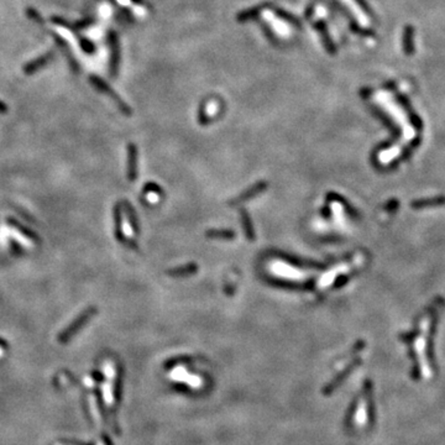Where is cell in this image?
I'll return each mask as SVG.
<instances>
[{
  "mask_svg": "<svg viewBox=\"0 0 445 445\" xmlns=\"http://www.w3.org/2000/svg\"><path fill=\"white\" fill-rule=\"evenodd\" d=\"M197 271V266L196 265H186L183 267H177V269L171 270L168 271V273L172 276H183V275H189V273H193Z\"/></svg>",
  "mask_w": 445,
  "mask_h": 445,
  "instance_id": "30bf717a",
  "label": "cell"
},
{
  "mask_svg": "<svg viewBox=\"0 0 445 445\" xmlns=\"http://www.w3.org/2000/svg\"><path fill=\"white\" fill-rule=\"evenodd\" d=\"M266 187H267L266 182H259V183L254 184L251 188H249L247 191L244 192V193H241L238 198H235V199L231 202V204H238V203H243L247 199H251V198L254 196H256V194L261 193L262 191H265V189H266Z\"/></svg>",
  "mask_w": 445,
  "mask_h": 445,
  "instance_id": "8992f818",
  "label": "cell"
},
{
  "mask_svg": "<svg viewBox=\"0 0 445 445\" xmlns=\"http://www.w3.org/2000/svg\"><path fill=\"white\" fill-rule=\"evenodd\" d=\"M0 111H1V113H6V106H5L1 101H0Z\"/></svg>",
  "mask_w": 445,
  "mask_h": 445,
  "instance_id": "8fae6325",
  "label": "cell"
},
{
  "mask_svg": "<svg viewBox=\"0 0 445 445\" xmlns=\"http://www.w3.org/2000/svg\"><path fill=\"white\" fill-rule=\"evenodd\" d=\"M240 214H241V223H243L244 230H245L247 239L252 241L255 239V233H254V229H252L251 222H250V219H249V214H247L244 209L241 210Z\"/></svg>",
  "mask_w": 445,
  "mask_h": 445,
  "instance_id": "ba28073f",
  "label": "cell"
},
{
  "mask_svg": "<svg viewBox=\"0 0 445 445\" xmlns=\"http://www.w3.org/2000/svg\"><path fill=\"white\" fill-rule=\"evenodd\" d=\"M90 82H92V84L94 85L98 90L105 93L108 97H110L111 99H113V100L116 103V105L119 106V109H120L123 113L130 114V108H127L126 104H125L124 101L121 100V99L119 98L115 93H114V90H111L110 87H108V84H106L103 79H100L99 77H95V75H92V77H90Z\"/></svg>",
  "mask_w": 445,
  "mask_h": 445,
  "instance_id": "3957f363",
  "label": "cell"
},
{
  "mask_svg": "<svg viewBox=\"0 0 445 445\" xmlns=\"http://www.w3.org/2000/svg\"><path fill=\"white\" fill-rule=\"evenodd\" d=\"M137 152L136 147L130 144L127 146V177L130 181H135L137 174Z\"/></svg>",
  "mask_w": 445,
  "mask_h": 445,
  "instance_id": "5b68a950",
  "label": "cell"
},
{
  "mask_svg": "<svg viewBox=\"0 0 445 445\" xmlns=\"http://www.w3.org/2000/svg\"><path fill=\"white\" fill-rule=\"evenodd\" d=\"M97 312L98 309L95 308L94 306H90L88 307V308H85L82 313L78 314V316L75 317L73 321H72V323H69V324L59 333L58 337H57V340H58L59 343H67L68 340H71L72 338H73L74 335L77 334V333L79 332V330L82 329V328L84 327V325L87 324L95 314H97Z\"/></svg>",
  "mask_w": 445,
  "mask_h": 445,
  "instance_id": "6da1fadb",
  "label": "cell"
},
{
  "mask_svg": "<svg viewBox=\"0 0 445 445\" xmlns=\"http://www.w3.org/2000/svg\"><path fill=\"white\" fill-rule=\"evenodd\" d=\"M272 271L275 272L276 275L283 276V277L287 278H292V280H301V278H303V273L301 271L292 269L291 266H287V265L282 264V262H276V264H273Z\"/></svg>",
  "mask_w": 445,
  "mask_h": 445,
  "instance_id": "277c9868",
  "label": "cell"
},
{
  "mask_svg": "<svg viewBox=\"0 0 445 445\" xmlns=\"http://www.w3.org/2000/svg\"><path fill=\"white\" fill-rule=\"evenodd\" d=\"M7 225H9L10 231L12 233V235L25 246H32L35 244L40 243L37 235L35 233L30 230V229H26L24 225H21L20 223H17L14 219H7Z\"/></svg>",
  "mask_w": 445,
  "mask_h": 445,
  "instance_id": "7a4b0ae2",
  "label": "cell"
},
{
  "mask_svg": "<svg viewBox=\"0 0 445 445\" xmlns=\"http://www.w3.org/2000/svg\"><path fill=\"white\" fill-rule=\"evenodd\" d=\"M207 236L210 239H234L235 234L231 230H209L207 231Z\"/></svg>",
  "mask_w": 445,
  "mask_h": 445,
  "instance_id": "9c48e42d",
  "label": "cell"
},
{
  "mask_svg": "<svg viewBox=\"0 0 445 445\" xmlns=\"http://www.w3.org/2000/svg\"><path fill=\"white\" fill-rule=\"evenodd\" d=\"M52 57H53V53H52V52H47V53H45V54H43V56H41V57H38V58H36L35 61H32V62H30V63H27L25 66V68H24L25 74H33V73H35V72H37L38 69L41 68V67L46 66V64H47L48 62L51 61Z\"/></svg>",
  "mask_w": 445,
  "mask_h": 445,
  "instance_id": "52a82bcc",
  "label": "cell"
}]
</instances>
